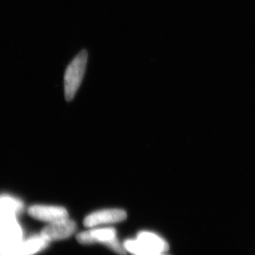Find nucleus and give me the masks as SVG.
<instances>
[{
	"instance_id": "f257e3e1",
	"label": "nucleus",
	"mask_w": 255,
	"mask_h": 255,
	"mask_svg": "<svg viewBox=\"0 0 255 255\" xmlns=\"http://www.w3.org/2000/svg\"><path fill=\"white\" fill-rule=\"evenodd\" d=\"M23 231L17 218L0 216V255H18Z\"/></svg>"
},
{
	"instance_id": "f03ea898",
	"label": "nucleus",
	"mask_w": 255,
	"mask_h": 255,
	"mask_svg": "<svg viewBox=\"0 0 255 255\" xmlns=\"http://www.w3.org/2000/svg\"><path fill=\"white\" fill-rule=\"evenodd\" d=\"M88 59L86 50H82L70 62L64 75L65 100L70 102L75 97L85 75Z\"/></svg>"
},
{
	"instance_id": "7ed1b4c3",
	"label": "nucleus",
	"mask_w": 255,
	"mask_h": 255,
	"mask_svg": "<svg viewBox=\"0 0 255 255\" xmlns=\"http://www.w3.org/2000/svg\"><path fill=\"white\" fill-rule=\"evenodd\" d=\"M77 240L82 244L104 243L112 251L120 255H126L125 248L119 243L117 238V233L114 228H98L90 230L79 233Z\"/></svg>"
},
{
	"instance_id": "20e7f679",
	"label": "nucleus",
	"mask_w": 255,
	"mask_h": 255,
	"mask_svg": "<svg viewBox=\"0 0 255 255\" xmlns=\"http://www.w3.org/2000/svg\"><path fill=\"white\" fill-rule=\"evenodd\" d=\"M75 221L67 219L48 223L41 233V236L48 242L59 241L70 237L76 231Z\"/></svg>"
},
{
	"instance_id": "39448f33",
	"label": "nucleus",
	"mask_w": 255,
	"mask_h": 255,
	"mask_svg": "<svg viewBox=\"0 0 255 255\" xmlns=\"http://www.w3.org/2000/svg\"><path fill=\"white\" fill-rule=\"evenodd\" d=\"M127 217V213L122 209L100 210L87 216L84 220V225L87 227H95L101 225L121 222Z\"/></svg>"
},
{
	"instance_id": "423d86ee",
	"label": "nucleus",
	"mask_w": 255,
	"mask_h": 255,
	"mask_svg": "<svg viewBox=\"0 0 255 255\" xmlns=\"http://www.w3.org/2000/svg\"><path fill=\"white\" fill-rule=\"evenodd\" d=\"M28 214L34 219L48 223L68 218V211L61 206H32L28 209Z\"/></svg>"
},
{
	"instance_id": "0eeeda50",
	"label": "nucleus",
	"mask_w": 255,
	"mask_h": 255,
	"mask_svg": "<svg viewBox=\"0 0 255 255\" xmlns=\"http://www.w3.org/2000/svg\"><path fill=\"white\" fill-rule=\"evenodd\" d=\"M137 239L157 254L165 253L168 251L169 245L167 241L155 233L142 231L137 235Z\"/></svg>"
},
{
	"instance_id": "6e6552de",
	"label": "nucleus",
	"mask_w": 255,
	"mask_h": 255,
	"mask_svg": "<svg viewBox=\"0 0 255 255\" xmlns=\"http://www.w3.org/2000/svg\"><path fill=\"white\" fill-rule=\"evenodd\" d=\"M23 209L22 201L10 195L0 196V216L17 218Z\"/></svg>"
},
{
	"instance_id": "1a4fd4ad",
	"label": "nucleus",
	"mask_w": 255,
	"mask_h": 255,
	"mask_svg": "<svg viewBox=\"0 0 255 255\" xmlns=\"http://www.w3.org/2000/svg\"><path fill=\"white\" fill-rule=\"evenodd\" d=\"M49 242L40 236H35L33 237L24 240L22 242L23 251L26 255H34L44 250L48 246Z\"/></svg>"
},
{
	"instance_id": "9d476101",
	"label": "nucleus",
	"mask_w": 255,
	"mask_h": 255,
	"mask_svg": "<svg viewBox=\"0 0 255 255\" xmlns=\"http://www.w3.org/2000/svg\"><path fill=\"white\" fill-rule=\"evenodd\" d=\"M124 248L126 251L131 253L134 255H158L155 252L149 249L145 244L138 240H127L124 243ZM162 254V253H161Z\"/></svg>"
},
{
	"instance_id": "9b49d317",
	"label": "nucleus",
	"mask_w": 255,
	"mask_h": 255,
	"mask_svg": "<svg viewBox=\"0 0 255 255\" xmlns=\"http://www.w3.org/2000/svg\"><path fill=\"white\" fill-rule=\"evenodd\" d=\"M167 255V253H162V254H160V255Z\"/></svg>"
}]
</instances>
